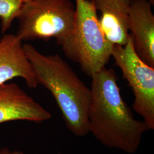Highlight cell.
Here are the masks:
<instances>
[{
	"instance_id": "2",
	"label": "cell",
	"mask_w": 154,
	"mask_h": 154,
	"mask_svg": "<svg viewBox=\"0 0 154 154\" xmlns=\"http://www.w3.org/2000/svg\"><path fill=\"white\" fill-rule=\"evenodd\" d=\"M23 47L38 85L53 96L67 128L76 137H85L90 133V88L60 55H45L29 44Z\"/></svg>"
},
{
	"instance_id": "5",
	"label": "cell",
	"mask_w": 154,
	"mask_h": 154,
	"mask_svg": "<svg viewBox=\"0 0 154 154\" xmlns=\"http://www.w3.org/2000/svg\"><path fill=\"white\" fill-rule=\"evenodd\" d=\"M112 57L132 89L133 109L143 118L149 130H154V67L138 56L130 34L126 44L114 46Z\"/></svg>"
},
{
	"instance_id": "6",
	"label": "cell",
	"mask_w": 154,
	"mask_h": 154,
	"mask_svg": "<svg viewBox=\"0 0 154 154\" xmlns=\"http://www.w3.org/2000/svg\"><path fill=\"white\" fill-rule=\"evenodd\" d=\"M51 118L48 110L16 83L0 85V124L14 121L41 123Z\"/></svg>"
},
{
	"instance_id": "11",
	"label": "cell",
	"mask_w": 154,
	"mask_h": 154,
	"mask_svg": "<svg viewBox=\"0 0 154 154\" xmlns=\"http://www.w3.org/2000/svg\"><path fill=\"white\" fill-rule=\"evenodd\" d=\"M0 154H23V153L20 151H11L9 149L4 148L0 149Z\"/></svg>"
},
{
	"instance_id": "4",
	"label": "cell",
	"mask_w": 154,
	"mask_h": 154,
	"mask_svg": "<svg viewBox=\"0 0 154 154\" xmlns=\"http://www.w3.org/2000/svg\"><path fill=\"white\" fill-rule=\"evenodd\" d=\"M75 8L70 0H28L16 20L22 41L56 39L61 44L72 30Z\"/></svg>"
},
{
	"instance_id": "9",
	"label": "cell",
	"mask_w": 154,
	"mask_h": 154,
	"mask_svg": "<svg viewBox=\"0 0 154 154\" xmlns=\"http://www.w3.org/2000/svg\"><path fill=\"white\" fill-rule=\"evenodd\" d=\"M132 0H93L100 13V26L106 38L114 45L126 44L129 11Z\"/></svg>"
},
{
	"instance_id": "8",
	"label": "cell",
	"mask_w": 154,
	"mask_h": 154,
	"mask_svg": "<svg viewBox=\"0 0 154 154\" xmlns=\"http://www.w3.org/2000/svg\"><path fill=\"white\" fill-rule=\"evenodd\" d=\"M23 45L22 41L14 34H4L0 39V85L19 77L30 88L38 86Z\"/></svg>"
},
{
	"instance_id": "1",
	"label": "cell",
	"mask_w": 154,
	"mask_h": 154,
	"mask_svg": "<svg viewBox=\"0 0 154 154\" xmlns=\"http://www.w3.org/2000/svg\"><path fill=\"white\" fill-rule=\"evenodd\" d=\"M91 78L89 132L105 147L134 154L148 127L134 118L123 99L113 69L105 67Z\"/></svg>"
},
{
	"instance_id": "10",
	"label": "cell",
	"mask_w": 154,
	"mask_h": 154,
	"mask_svg": "<svg viewBox=\"0 0 154 154\" xmlns=\"http://www.w3.org/2000/svg\"><path fill=\"white\" fill-rule=\"evenodd\" d=\"M28 0H0L1 32L4 34L11 28L22 6Z\"/></svg>"
},
{
	"instance_id": "3",
	"label": "cell",
	"mask_w": 154,
	"mask_h": 154,
	"mask_svg": "<svg viewBox=\"0 0 154 154\" xmlns=\"http://www.w3.org/2000/svg\"><path fill=\"white\" fill-rule=\"evenodd\" d=\"M75 8L72 30L60 46L65 55L91 77L106 67L114 45L101 29L93 0H75Z\"/></svg>"
},
{
	"instance_id": "7",
	"label": "cell",
	"mask_w": 154,
	"mask_h": 154,
	"mask_svg": "<svg viewBox=\"0 0 154 154\" xmlns=\"http://www.w3.org/2000/svg\"><path fill=\"white\" fill-rule=\"evenodd\" d=\"M152 4L147 0H132L128 29L138 56L154 67V16Z\"/></svg>"
}]
</instances>
